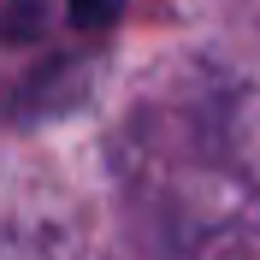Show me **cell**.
I'll return each mask as SVG.
<instances>
[{
	"mask_svg": "<svg viewBox=\"0 0 260 260\" xmlns=\"http://www.w3.org/2000/svg\"><path fill=\"white\" fill-rule=\"evenodd\" d=\"M124 0H71V18L77 24H113Z\"/></svg>",
	"mask_w": 260,
	"mask_h": 260,
	"instance_id": "obj_1",
	"label": "cell"
}]
</instances>
